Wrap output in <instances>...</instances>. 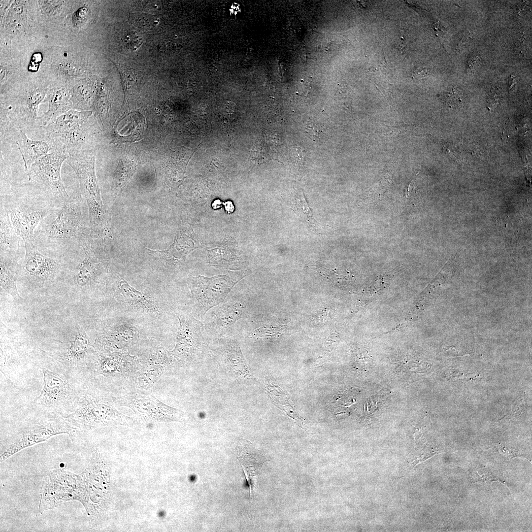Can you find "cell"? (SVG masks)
Listing matches in <instances>:
<instances>
[{
  "label": "cell",
  "mask_w": 532,
  "mask_h": 532,
  "mask_svg": "<svg viewBox=\"0 0 532 532\" xmlns=\"http://www.w3.org/2000/svg\"><path fill=\"white\" fill-rule=\"evenodd\" d=\"M90 115L88 112L71 110L41 127L43 137L52 151L62 152L67 158L84 152Z\"/></svg>",
  "instance_id": "6da1fadb"
},
{
  "label": "cell",
  "mask_w": 532,
  "mask_h": 532,
  "mask_svg": "<svg viewBox=\"0 0 532 532\" xmlns=\"http://www.w3.org/2000/svg\"><path fill=\"white\" fill-rule=\"evenodd\" d=\"M246 273L244 270H230L227 274L211 277H192L189 287L195 312L202 316L210 308L223 302Z\"/></svg>",
  "instance_id": "7a4b0ae2"
},
{
  "label": "cell",
  "mask_w": 532,
  "mask_h": 532,
  "mask_svg": "<svg viewBox=\"0 0 532 532\" xmlns=\"http://www.w3.org/2000/svg\"><path fill=\"white\" fill-rule=\"evenodd\" d=\"M77 429L65 419L52 418L32 423L18 428L1 447L0 463L19 451L63 433L73 434Z\"/></svg>",
  "instance_id": "3957f363"
},
{
  "label": "cell",
  "mask_w": 532,
  "mask_h": 532,
  "mask_svg": "<svg viewBox=\"0 0 532 532\" xmlns=\"http://www.w3.org/2000/svg\"><path fill=\"white\" fill-rule=\"evenodd\" d=\"M78 500L83 504L84 494L81 474L62 469L49 473L44 480L39 506L40 513L53 509L62 503Z\"/></svg>",
  "instance_id": "277c9868"
},
{
  "label": "cell",
  "mask_w": 532,
  "mask_h": 532,
  "mask_svg": "<svg viewBox=\"0 0 532 532\" xmlns=\"http://www.w3.org/2000/svg\"><path fill=\"white\" fill-rule=\"evenodd\" d=\"M81 475L85 496L83 506L89 515H93L102 509L107 498L109 472L105 464L96 458L91 461Z\"/></svg>",
  "instance_id": "5b68a950"
},
{
  "label": "cell",
  "mask_w": 532,
  "mask_h": 532,
  "mask_svg": "<svg viewBox=\"0 0 532 532\" xmlns=\"http://www.w3.org/2000/svg\"><path fill=\"white\" fill-rule=\"evenodd\" d=\"M117 416L118 412L107 404L83 398L65 419L76 429H91L108 425Z\"/></svg>",
  "instance_id": "8992f818"
},
{
  "label": "cell",
  "mask_w": 532,
  "mask_h": 532,
  "mask_svg": "<svg viewBox=\"0 0 532 532\" xmlns=\"http://www.w3.org/2000/svg\"><path fill=\"white\" fill-rule=\"evenodd\" d=\"M67 158L65 154L58 151H52L39 158L26 172L29 180H39L55 195L67 198L68 195L61 176L62 165Z\"/></svg>",
  "instance_id": "52a82bcc"
},
{
  "label": "cell",
  "mask_w": 532,
  "mask_h": 532,
  "mask_svg": "<svg viewBox=\"0 0 532 532\" xmlns=\"http://www.w3.org/2000/svg\"><path fill=\"white\" fill-rule=\"evenodd\" d=\"M83 224L79 201L72 197L66 202L56 218L46 227L50 238L64 240L77 236Z\"/></svg>",
  "instance_id": "ba28073f"
},
{
  "label": "cell",
  "mask_w": 532,
  "mask_h": 532,
  "mask_svg": "<svg viewBox=\"0 0 532 532\" xmlns=\"http://www.w3.org/2000/svg\"><path fill=\"white\" fill-rule=\"evenodd\" d=\"M95 155L90 157L84 152L69 157L66 162L78 179L81 194L86 200H95L102 203L94 170Z\"/></svg>",
  "instance_id": "9c48e42d"
},
{
  "label": "cell",
  "mask_w": 532,
  "mask_h": 532,
  "mask_svg": "<svg viewBox=\"0 0 532 532\" xmlns=\"http://www.w3.org/2000/svg\"><path fill=\"white\" fill-rule=\"evenodd\" d=\"M25 256L24 268L32 277L38 279H46L57 271V262L41 253L33 243V240L25 241Z\"/></svg>",
  "instance_id": "30bf717a"
},
{
  "label": "cell",
  "mask_w": 532,
  "mask_h": 532,
  "mask_svg": "<svg viewBox=\"0 0 532 532\" xmlns=\"http://www.w3.org/2000/svg\"><path fill=\"white\" fill-rule=\"evenodd\" d=\"M43 386L34 401L38 404L50 406L65 401L69 395L68 383L58 373L44 369Z\"/></svg>",
  "instance_id": "8fae6325"
},
{
  "label": "cell",
  "mask_w": 532,
  "mask_h": 532,
  "mask_svg": "<svg viewBox=\"0 0 532 532\" xmlns=\"http://www.w3.org/2000/svg\"><path fill=\"white\" fill-rule=\"evenodd\" d=\"M47 211L24 210L16 206L11 208L8 216L14 232L25 241L33 240V232Z\"/></svg>",
  "instance_id": "7c38bea8"
},
{
  "label": "cell",
  "mask_w": 532,
  "mask_h": 532,
  "mask_svg": "<svg viewBox=\"0 0 532 532\" xmlns=\"http://www.w3.org/2000/svg\"><path fill=\"white\" fill-rule=\"evenodd\" d=\"M145 118L138 112H133L121 119L111 132L118 142L132 143L141 140L145 130Z\"/></svg>",
  "instance_id": "4fadbf2b"
},
{
  "label": "cell",
  "mask_w": 532,
  "mask_h": 532,
  "mask_svg": "<svg viewBox=\"0 0 532 532\" xmlns=\"http://www.w3.org/2000/svg\"><path fill=\"white\" fill-rule=\"evenodd\" d=\"M176 316L179 327L175 350L193 349L201 340V323L191 315L181 314H176Z\"/></svg>",
  "instance_id": "5bb4252c"
},
{
  "label": "cell",
  "mask_w": 532,
  "mask_h": 532,
  "mask_svg": "<svg viewBox=\"0 0 532 532\" xmlns=\"http://www.w3.org/2000/svg\"><path fill=\"white\" fill-rule=\"evenodd\" d=\"M16 143L23 160L26 173L35 161L52 151L48 142L29 138L21 129L18 130Z\"/></svg>",
  "instance_id": "9a60e30c"
},
{
  "label": "cell",
  "mask_w": 532,
  "mask_h": 532,
  "mask_svg": "<svg viewBox=\"0 0 532 532\" xmlns=\"http://www.w3.org/2000/svg\"><path fill=\"white\" fill-rule=\"evenodd\" d=\"M48 99L49 108L47 111L38 118L40 127L52 123L58 117L69 111L71 107L70 94L66 88H56L52 90Z\"/></svg>",
  "instance_id": "2e32d148"
},
{
  "label": "cell",
  "mask_w": 532,
  "mask_h": 532,
  "mask_svg": "<svg viewBox=\"0 0 532 532\" xmlns=\"http://www.w3.org/2000/svg\"><path fill=\"white\" fill-rule=\"evenodd\" d=\"M236 457L248 482L251 498L255 485L254 478L259 473L266 461L263 457L253 451L248 445L239 448L237 451Z\"/></svg>",
  "instance_id": "e0dca14e"
},
{
  "label": "cell",
  "mask_w": 532,
  "mask_h": 532,
  "mask_svg": "<svg viewBox=\"0 0 532 532\" xmlns=\"http://www.w3.org/2000/svg\"><path fill=\"white\" fill-rule=\"evenodd\" d=\"M135 407L140 413L153 418L176 420L182 415L180 410L165 405L153 397L137 400Z\"/></svg>",
  "instance_id": "ac0fdd59"
},
{
  "label": "cell",
  "mask_w": 532,
  "mask_h": 532,
  "mask_svg": "<svg viewBox=\"0 0 532 532\" xmlns=\"http://www.w3.org/2000/svg\"><path fill=\"white\" fill-rule=\"evenodd\" d=\"M117 277L118 288L129 304L140 310L158 313L157 306L147 294L135 289L119 275Z\"/></svg>",
  "instance_id": "d6986e66"
},
{
  "label": "cell",
  "mask_w": 532,
  "mask_h": 532,
  "mask_svg": "<svg viewBox=\"0 0 532 532\" xmlns=\"http://www.w3.org/2000/svg\"><path fill=\"white\" fill-rule=\"evenodd\" d=\"M190 237L183 230H180L175 237L173 244L167 249L163 251L152 250L148 249L152 254L168 261L185 260L187 255L194 248L190 243Z\"/></svg>",
  "instance_id": "ffe728a7"
},
{
  "label": "cell",
  "mask_w": 532,
  "mask_h": 532,
  "mask_svg": "<svg viewBox=\"0 0 532 532\" xmlns=\"http://www.w3.org/2000/svg\"><path fill=\"white\" fill-rule=\"evenodd\" d=\"M244 306L238 301H231L222 306L215 316V322L219 327L225 328L238 319L244 317Z\"/></svg>",
  "instance_id": "44dd1931"
},
{
  "label": "cell",
  "mask_w": 532,
  "mask_h": 532,
  "mask_svg": "<svg viewBox=\"0 0 532 532\" xmlns=\"http://www.w3.org/2000/svg\"><path fill=\"white\" fill-rule=\"evenodd\" d=\"M89 344L88 335L83 330H80L75 335L66 352L69 360H80L84 357Z\"/></svg>",
  "instance_id": "7402d4cb"
},
{
  "label": "cell",
  "mask_w": 532,
  "mask_h": 532,
  "mask_svg": "<svg viewBox=\"0 0 532 532\" xmlns=\"http://www.w3.org/2000/svg\"><path fill=\"white\" fill-rule=\"evenodd\" d=\"M90 221L94 231L103 233L106 230V219L103 205L95 200H87Z\"/></svg>",
  "instance_id": "603a6c76"
},
{
  "label": "cell",
  "mask_w": 532,
  "mask_h": 532,
  "mask_svg": "<svg viewBox=\"0 0 532 532\" xmlns=\"http://www.w3.org/2000/svg\"><path fill=\"white\" fill-rule=\"evenodd\" d=\"M17 235L11 225L8 215L1 216L0 217L1 251L12 248L19 244Z\"/></svg>",
  "instance_id": "cb8c5ba5"
},
{
  "label": "cell",
  "mask_w": 532,
  "mask_h": 532,
  "mask_svg": "<svg viewBox=\"0 0 532 532\" xmlns=\"http://www.w3.org/2000/svg\"><path fill=\"white\" fill-rule=\"evenodd\" d=\"M86 257L78 268L76 282L79 286H84L90 280L94 270V262L88 250L85 251Z\"/></svg>",
  "instance_id": "d4e9b609"
},
{
  "label": "cell",
  "mask_w": 532,
  "mask_h": 532,
  "mask_svg": "<svg viewBox=\"0 0 532 532\" xmlns=\"http://www.w3.org/2000/svg\"><path fill=\"white\" fill-rule=\"evenodd\" d=\"M227 357L233 366L241 374L247 375V368L240 349L236 342L231 343L227 347Z\"/></svg>",
  "instance_id": "484cf974"
},
{
  "label": "cell",
  "mask_w": 532,
  "mask_h": 532,
  "mask_svg": "<svg viewBox=\"0 0 532 532\" xmlns=\"http://www.w3.org/2000/svg\"><path fill=\"white\" fill-rule=\"evenodd\" d=\"M0 285L14 298L18 299L20 298L16 288L13 276L2 261H0Z\"/></svg>",
  "instance_id": "4316f807"
},
{
  "label": "cell",
  "mask_w": 532,
  "mask_h": 532,
  "mask_svg": "<svg viewBox=\"0 0 532 532\" xmlns=\"http://www.w3.org/2000/svg\"><path fill=\"white\" fill-rule=\"evenodd\" d=\"M209 263L212 266H218L229 262L234 256L228 249L220 247L211 250H207Z\"/></svg>",
  "instance_id": "83f0119b"
},
{
  "label": "cell",
  "mask_w": 532,
  "mask_h": 532,
  "mask_svg": "<svg viewBox=\"0 0 532 532\" xmlns=\"http://www.w3.org/2000/svg\"><path fill=\"white\" fill-rule=\"evenodd\" d=\"M132 23L142 29H148L156 24V17L144 13H135L131 14L130 17Z\"/></svg>",
  "instance_id": "f1b7e54d"
},
{
  "label": "cell",
  "mask_w": 532,
  "mask_h": 532,
  "mask_svg": "<svg viewBox=\"0 0 532 532\" xmlns=\"http://www.w3.org/2000/svg\"><path fill=\"white\" fill-rule=\"evenodd\" d=\"M441 98L450 107H455L462 102L464 94L459 88H452L450 91L443 93Z\"/></svg>",
  "instance_id": "f546056e"
},
{
  "label": "cell",
  "mask_w": 532,
  "mask_h": 532,
  "mask_svg": "<svg viewBox=\"0 0 532 532\" xmlns=\"http://www.w3.org/2000/svg\"><path fill=\"white\" fill-rule=\"evenodd\" d=\"M299 200H298L296 204V207L299 209V213H302L305 219L309 223L311 224L313 226H315L318 223L316 220L313 217V215L310 208L304 199L303 197H299Z\"/></svg>",
  "instance_id": "4dcf8cb0"
},
{
  "label": "cell",
  "mask_w": 532,
  "mask_h": 532,
  "mask_svg": "<svg viewBox=\"0 0 532 532\" xmlns=\"http://www.w3.org/2000/svg\"><path fill=\"white\" fill-rule=\"evenodd\" d=\"M125 45L131 50H136L142 43V39L137 33L131 32L124 37Z\"/></svg>",
  "instance_id": "1f68e13d"
},
{
  "label": "cell",
  "mask_w": 532,
  "mask_h": 532,
  "mask_svg": "<svg viewBox=\"0 0 532 532\" xmlns=\"http://www.w3.org/2000/svg\"><path fill=\"white\" fill-rule=\"evenodd\" d=\"M501 94L499 89L495 88L491 90L487 98V107L489 110L495 109L499 103Z\"/></svg>",
  "instance_id": "d6a6232c"
},
{
  "label": "cell",
  "mask_w": 532,
  "mask_h": 532,
  "mask_svg": "<svg viewBox=\"0 0 532 532\" xmlns=\"http://www.w3.org/2000/svg\"><path fill=\"white\" fill-rule=\"evenodd\" d=\"M306 133L311 138L314 140H319L323 137V132L319 126L316 124H309L306 127Z\"/></svg>",
  "instance_id": "836d02e7"
},
{
  "label": "cell",
  "mask_w": 532,
  "mask_h": 532,
  "mask_svg": "<svg viewBox=\"0 0 532 532\" xmlns=\"http://www.w3.org/2000/svg\"><path fill=\"white\" fill-rule=\"evenodd\" d=\"M481 63V60L478 55H472L468 58L467 62L466 71L467 73H473L479 67Z\"/></svg>",
  "instance_id": "e575fe53"
},
{
  "label": "cell",
  "mask_w": 532,
  "mask_h": 532,
  "mask_svg": "<svg viewBox=\"0 0 532 532\" xmlns=\"http://www.w3.org/2000/svg\"><path fill=\"white\" fill-rule=\"evenodd\" d=\"M473 474L475 481H481L486 482L496 480V478L492 474L491 472L485 471L483 469L476 470Z\"/></svg>",
  "instance_id": "d590c367"
},
{
  "label": "cell",
  "mask_w": 532,
  "mask_h": 532,
  "mask_svg": "<svg viewBox=\"0 0 532 532\" xmlns=\"http://www.w3.org/2000/svg\"><path fill=\"white\" fill-rule=\"evenodd\" d=\"M87 14V11L86 8L79 9L75 13H74L73 16V23L77 24L78 23L81 22L82 20L85 19Z\"/></svg>",
  "instance_id": "8d00e7d4"
},
{
  "label": "cell",
  "mask_w": 532,
  "mask_h": 532,
  "mask_svg": "<svg viewBox=\"0 0 532 532\" xmlns=\"http://www.w3.org/2000/svg\"><path fill=\"white\" fill-rule=\"evenodd\" d=\"M429 74V71L427 69L420 68L413 72L412 76L414 78L420 79L427 76Z\"/></svg>",
  "instance_id": "74e56055"
},
{
  "label": "cell",
  "mask_w": 532,
  "mask_h": 532,
  "mask_svg": "<svg viewBox=\"0 0 532 532\" xmlns=\"http://www.w3.org/2000/svg\"><path fill=\"white\" fill-rule=\"evenodd\" d=\"M223 204L225 206V210L228 213H233L234 210V206L232 201H228L224 202Z\"/></svg>",
  "instance_id": "f35d334b"
},
{
  "label": "cell",
  "mask_w": 532,
  "mask_h": 532,
  "mask_svg": "<svg viewBox=\"0 0 532 532\" xmlns=\"http://www.w3.org/2000/svg\"><path fill=\"white\" fill-rule=\"evenodd\" d=\"M527 5L526 2H523L522 4L519 5L517 9V13L520 15L521 13L524 12L527 9Z\"/></svg>",
  "instance_id": "ab89813d"
},
{
  "label": "cell",
  "mask_w": 532,
  "mask_h": 532,
  "mask_svg": "<svg viewBox=\"0 0 532 532\" xmlns=\"http://www.w3.org/2000/svg\"><path fill=\"white\" fill-rule=\"evenodd\" d=\"M516 81L513 76H511L509 82V90H512L513 87H515Z\"/></svg>",
  "instance_id": "60d3db41"
},
{
  "label": "cell",
  "mask_w": 532,
  "mask_h": 532,
  "mask_svg": "<svg viewBox=\"0 0 532 532\" xmlns=\"http://www.w3.org/2000/svg\"><path fill=\"white\" fill-rule=\"evenodd\" d=\"M0 80H1V79H2L3 78L4 74H5L4 70L2 67H1V66H0Z\"/></svg>",
  "instance_id": "b9f144b4"
}]
</instances>
